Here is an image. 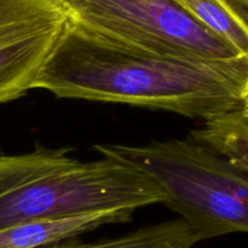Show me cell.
<instances>
[{
	"instance_id": "8",
	"label": "cell",
	"mask_w": 248,
	"mask_h": 248,
	"mask_svg": "<svg viewBox=\"0 0 248 248\" xmlns=\"http://www.w3.org/2000/svg\"><path fill=\"white\" fill-rule=\"evenodd\" d=\"M198 242L195 232L179 219L149 225L116 239L90 244L69 239L41 248H193Z\"/></svg>"
},
{
	"instance_id": "2",
	"label": "cell",
	"mask_w": 248,
	"mask_h": 248,
	"mask_svg": "<svg viewBox=\"0 0 248 248\" xmlns=\"http://www.w3.org/2000/svg\"><path fill=\"white\" fill-rule=\"evenodd\" d=\"M67 148L0 153V230L12 225L166 202L149 177L103 157L81 162Z\"/></svg>"
},
{
	"instance_id": "5",
	"label": "cell",
	"mask_w": 248,
	"mask_h": 248,
	"mask_svg": "<svg viewBox=\"0 0 248 248\" xmlns=\"http://www.w3.org/2000/svg\"><path fill=\"white\" fill-rule=\"evenodd\" d=\"M68 19L62 0H0V104L31 90Z\"/></svg>"
},
{
	"instance_id": "6",
	"label": "cell",
	"mask_w": 248,
	"mask_h": 248,
	"mask_svg": "<svg viewBox=\"0 0 248 248\" xmlns=\"http://www.w3.org/2000/svg\"><path fill=\"white\" fill-rule=\"evenodd\" d=\"M133 211H106L12 225L0 230V248H41L109 224L131 220Z\"/></svg>"
},
{
	"instance_id": "3",
	"label": "cell",
	"mask_w": 248,
	"mask_h": 248,
	"mask_svg": "<svg viewBox=\"0 0 248 248\" xmlns=\"http://www.w3.org/2000/svg\"><path fill=\"white\" fill-rule=\"evenodd\" d=\"M93 149L149 177L200 241L248 230L247 174L189 138Z\"/></svg>"
},
{
	"instance_id": "7",
	"label": "cell",
	"mask_w": 248,
	"mask_h": 248,
	"mask_svg": "<svg viewBox=\"0 0 248 248\" xmlns=\"http://www.w3.org/2000/svg\"><path fill=\"white\" fill-rule=\"evenodd\" d=\"M189 140L218 155L241 173H248V103L203 120Z\"/></svg>"
},
{
	"instance_id": "9",
	"label": "cell",
	"mask_w": 248,
	"mask_h": 248,
	"mask_svg": "<svg viewBox=\"0 0 248 248\" xmlns=\"http://www.w3.org/2000/svg\"><path fill=\"white\" fill-rule=\"evenodd\" d=\"M206 29L239 55L248 56L247 18L227 0H174Z\"/></svg>"
},
{
	"instance_id": "10",
	"label": "cell",
	"mask_w": 248,
	"mask_h": 248,
	"mask_svg": "<svg viewBox=\"0 0 248 248\" xmlns=\"http://www.w3.org/2000/svg\"><path fill=\"white\" fill-rule=\"evenodd\" d=\"M242 17H248V0H227Z\"/></svg>"
},
{
	"instance_id": "4",
	"label": "cell",
	"mask_w": 248,
	"mask_h": 248,
	"mask_svg": "<svg viewBox=\"0 0 248 248\" xmlns=\"http://www.w3.org/2000/svg\"><path fill=\"white\" fill-rule=\"evenodd\" d=\"M62 4L70 19L131 47L189 60L248 57L174 0H62Z\"/></svg>"
},
{
	"instance_id": "1",
	"label": "cell",
	"mask_w": 248,
	"mask_h": 248,
	"mask_svg": "<svg viewBox=\"0 0 248 248\" xmlns=\"http://www.w3.org/2000/svg\"><path fill=\"white\" fill-rule=\"evenodd\" d=\"M31 89L58 98L124 103L207 120L248 103V57L156 55L68 19Z\"/></svg>"
}]
</instances>
